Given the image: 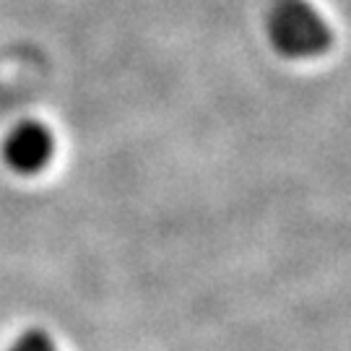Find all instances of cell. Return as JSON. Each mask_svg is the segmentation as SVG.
I'll list each match as a JSON object with an SVG mask.
<instances>
[{
	"label": "cell",
	"instance_id": "cell-1",
	"mask_svg": "<svg viewBox=\"0 0 351 351\" xmlns=\"http://www.w3.org/2000/svg\"><path fill=\"white\" fill-rule=\"evenodd\" d=\"M268 37L278 55L291 60L315 58L330 45L323 16L304 0H274L268 13Z\"/></svg>",
	"mask_w": 351,
	"mask_h": 351
},
{
	"label": "cell",
	"instance_id": "cell-2",
	"mask_svg": "<svg viewBox=\"0 0 351 351\" xmlns=\"http://www.w3.org/2000/svg\"><path fill=\"white\" fill-rule=\"evenodd\" d=\"M55 151V138L50 128L39 120H24L8 130L3 141V159L16 175H37L42 172Z\"/></svg>",
	"mask_w": 351,
	"mask_h": 351
},
{
	"label": "cell",
	"instance_id": "cell-3",
	"mask_svg": "<svg viewBox=\"0 0 351 351\" xmlns=\"http://www.w3.org/2000/svg\"><path fill=\"white\" fill-rule=\"evenodd\" d=\"M5 351H60V349L52 341L50 333H45L42 328H29L19 339H13L11 346Z\"/></svg>",
	"mask_w": 351,
	"mask_h": 351
}]
</instances>
